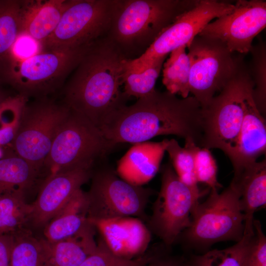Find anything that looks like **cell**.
Returning a JSON list of instances; mask_svg holds the SVG:
<instances>
[{"instance_id":"1","label":"cell","mask_w":266,"mask_h":266,"mask_svg":"<svg viewBox=\"0 0 266 266\" xmlns=\"http://www.w3.org/2000/svg\"><path fill=\"white\" fill-rule=\"evenodd\" d=\"M100 130L115 146L174 135L191 139L200 146L202 135V108L193 96L179 98L167 91L155 90L133 104L117 110Z\"/></svg>"},{"instance_id":"2","label":"cell","mask_w":266,"mask_h":266,"mask_svg":"<svg viewBox=\"0 0 266 266\" xmlns=\"http://www.w3.org/2000/svg\"><path fill=\"white\" fill-rule=\"evenodd\" d=\"M128 59L106 36L96 41L67 82L63 103L100 129L129 100L120 88Z\"/></svg>"},{"instance_id":"3","label":"cell","mask_w":266,"mask_h":266,"mask_svg":"<svg viewBox=\"0 0 266 266\" xmlns=\"http://www.w3.org/2000/svg\"><path fill=\"white\" fill-rule=\"evenodd\" d=\"M197 0H116L106 37L127 58L137 54L139 57Z\"/></svg>"},{"instance_id":"4","label":"cell","mask_w":266,"mask_h":266,"mask_svg":"<svg viewBox=\"0 0 266 266\" xmlns=\"http://www.w3.org/2000/svg\"><path fill=\"white\" fill-rule=\"evenodd\" d=\"M253 84L243 62L234 76L202 109V135L200 146L220 149L233 166L236 160L244 116L243 100Z\"/></svg>"},{"instance_id":"5","label":"cell","mask_w":266,"mask_h":266,"mask_svg":"<svg viewBox=\"0 0 266 266\" xmlns=\"http://www.w3.org/2000/svg\"><path fill=\"white\" fill-rule=\"evenodd\" d=\"M93 43L42 50L25 58L10 56L2 73L21 96L45 97L63 84Z\"/></svg>"},{"instance_id":"6","label":"cell","mask_w":266,"mask_h":266,"mask_svg":"<svg viewBox=\"0 0 266 266\" xmlns=\"http://www.w3.org/2000/svg\"><path fill=\"white\" fill-rule=\"evenodd\" d=\"M115 146L87 118L70 109L55 136L43 166L49 175L77 168L92 169Z\"/></svg>"},{"instance_id":"7","label":"cell","mask_w":266,"mask_h":266,"mask_svg":"<svg viewBox=\"0 0 266 266\" xmlns=\"http://www.w3.org/2000/svg\"><path fill=\"white\" fill-rule=\"evenodd\" d=\"M239 199L238 190L231 183L220 194L218 190L211 189L207 200L195 207L190 226L179 236L197 249H205L222 241H239L244 230Z\"/></svg>"},{"instance_id":"8","label":"cell","mask_w":266,"mask_h":266,"mask_svg":"<svg viewBox=\"0 0 266 266\" xmlns=\"http://www.w3.org/2000/svg\"><path fill=\"white\" fill-rule=\"evenodd\" d=\"M91 177L90 190L86 193L89 219L134 217L147 221L145 210L152 190L128 182L105 162Z\"/></svg>"},{"instance_id":"9","label":"cell","mask_w":266,"mask_h":266,"mask_svg":"<svg viewBox=\"0 0 266 266\" xmlns=\"http://www.w3.org/2000/svg\"><path fill=\"white\" fill-rule=\"evenodd\" d=\"M161 172L160 190L146 225L151 233L169 247L190 226L193 210L206 192L194 189L183 183L170 162L163 165Z\"/></svg>"},{"instance_id":"10","label":"cell","mask_w":266,"mask_h":266,"mask_svg":"<svg viewBox=\"0 0 266 266\" xmlns=\"http://www.w3.org/2000/svg\"><path fill=\"white\" fill-rule=\"evenodd\" d=\"M187 48L190 61L189 92L203 109L234 76L243 61L216 39L198 35Z\"/></svg>"},{"instance_id":"11","label":"cell","mask_w":266,"mask_h":266,"mask_svg":"<svg viewBox=\"0 0 266 266\" xmlns=\"http://www.w3.org/2000/svg\"><path fill=\"white\" fill-rule=\"evenodd\" d=\"M70 109L45 97L25 103L19 125L12 141L16 155L39 172L55 136Z\"/></svg>"},{"instance_id":"12","label":"cell","mask_w":266,"mask_h":266,"mask_svg":"<svg viewBox=\"0 0 266 266\" xmlns=\"http://www.w3.org/2000/svg\"><path fill=\"white\" fill-rule=\"evenodd\" d=\"M116 0H66L58 26L41 48L76 47L106 37Z\"/></svg>"},{"instance_id":"13","label":"cell","mask_w":266,"mask_h":266,"mask_svg":"<svg viewBox=\"0 0 266 266\" xmlns=\"http://www.w3.org/2000/svg\"><path fill=\"white\" fill-rule=\"evenodd\" d=\"M233 7L234 4L229 1L197 0L193 7L165 28L142 55L128 59L126 69L142 70L173 50L183 46L187 47L209 23L229 13Z\"/></svg>"},{"instance_id":"14","label":"cell","mask_w":266,"mask_h":266,"mask_svg":"<svg viewBox=\"0 0 266 266\" xmlns=\"http://www.w3.org/2000/svg\"><path fill=\"white\" fill-rule=\"evenodd\" d=\"M266 26V0H239L231 12L209 23L198 35L220 40L232 53L246 54Z\"/></svg>"},{"instance_id":"15","label":"cell","mask_w":266,"mask_h":266,"mask_svg":"<svg viewBox=\"0 0 266 266\" xmlns=\"http://www.w3.org/2000/svg\"><path fill=\"white\" fill-rule=\"evenodd\" d=\"M92 169L77 168L48 175L36 200L32 204L29 222L44 227L91 177Z\"/></svg>"},{"instance_id":"16","label":"cell","mask_w":266,"mask_h":266,"mask_svg":"<svg viewBox=\"0 0 266 266\" xmlns=\"http://www.w3.org/2000/svg\"><path fill=\"white\" fill-rule=\"evenodd\" d=\"M90 220L108 247L123 258L132 259L143 255L150 242L151 233L138 218Z\"/></svg>"},{"instance_id":"17","label":"cell","mask_w":266,"mask_h":266,"mask_svg":"<svg viewBox=\"0 0 266 266\" xmlns=\"http://www.w3.org/2000/svg\"><path fill=\"white\" fill-rule=\"evenodd\" d=\"M167 140L165 139L160 142L134 144L118 161V175L136 186H142L149 182L159 170Z\"/></svg>"},{"instance_id":"18","label":"cell","mask_w":266,"mask_h":266,"mask_svg":"<svg viewBox=\"0 0 266 266\" xmlns=\"http://www.w3.org/2000/svg\"><path fill=\"white\" fill-rule=\"evenodd\" d=\"M254 84L247 89L243 100L244 116L237 148L234 172L242 166L257 161L266 153V124L263 115L254 100Z\"/></svg>"},{"instance_id":"19","label":"cell","mask_w":266,"mask_h":266,"mask_svg":"<svg viewBox=\"0 0 266 266\" xmlns=\"http://www.w3.org/2000/svg\"><path fill=\"white\" fill-rule=\"evenodd\" d=\"M231 183L240 195V205L244 216L243 234L254 233V214L266 203V159L241 167L234 172Z\"/></svg>"},{"instance_id":"20","label":"cell","mask_w":266,"mask_h":266,"mask_svg":"<svg viewBox=\"0 0 266 266\" xmlns=\"http://www.w3.org/2000/svg\"><path fill=\"white\" fill-rule=\"evenodd\" d=\"M95 226L87 216L86 193L81 189L44 227L46 240L57 242L94 235Z\"/></svg>"},{"instance_id":"21","label":"cell","mask_w":266,"mask_h":266,"mask_svg":"<svg viewBox=\"0 0 266 266\" xmlns=\"http://www.w3.org/2000/svg\"><path fill=\"white\" fill-rule=\"evenodd\" d=\"M66 0H21V35L28 36L40 46L58 26Z\"/></svg>"},{"instance_id":"22","label":"cell","mask_w":266,"mask_h":266,"mask_svg":"<svg viewBox=\"0 0 266 266\" xmlns=\"http://www.w3.org/2000/svg\"><path fill=\"white\" fill-rule=\"evenodd\" d=\"M43 266H79L96 249L94 236L70 238L57 242L42 238Z\"/></svg>"},{"instance_id":"23","label":"cell","mask_w":266,"mask_h":266,"mask_svg":"<svg viewBox=\"0 0 266 266\" xmlns=\"http://www.w3.org/2000/svg\"><path fill=\"white\" fill-rule=\"evenodd\" d=\"M32 204L26 203L24 190L14 189L0 194V235L23 229L30 221Z\"/></svg>"},{"instance_id":"24","label":"cell","mask_w":266,"mask_h":266,"mask_svg":"<svg viewBox=\"0 0 266 266\" xmlns=\"http://www.w3.org/2000/svg\"><path fill=\"white\" fill-rule=\"evenodd\" d=\"M187 47H180L169 54L163 65L162 82L167 91L182 98L189 96L190 61Z\"/></svg>"},{"instance_id":"25","label":"cell","mask_w":266,"mask_h":266,"mask_svg":"<svg viewBox=\"0 0 266 266\" xmlns=\"http://www.w3.org/2000/svg\"><path fill=\"white\" fill-rule=\"evenodd\" d=\"M254 235L255 231L243 234L241 240L233 246L194 255L187 261L188 266H246Z\"/></svg>"},{"instance_id":"26","label":"cell","mask_w":266,"mask_h":266,"mask_svg":"<svg viewBox=\"0 0 266 266\" xmlns=\"http://www.w3.org/2000/svg\"><path fill=\"white\" fill-rule=\"evenodd\" d=\"M38 172L17 155L0 159V194L14 189L25 191L33 183Z\"/></svg>"},{"instance_id":"27","label":"cell","mask_w":266,"mask_h":266,"mask_svg":"<svg viewBox=\"0 0 266 266\" xmlns=\"http://www.w3.org/2000/svg\"><path fill=\"white\" fill-rule=\"evenodd\" d=\"M21 0H0V64L21 35Z\"/></svg>"},{"instance_id":"28","label":"cell","mask_w":266,"mask_h":266,"mask_svg":"<svg viewBox=\"0 0 266 266\" xmlns=\"http://www.w3.org/2000/svg\"><path fill=\"white\" fill-rule=\"evenodd\" d=\"M167 56L155 60L140 71H124L123 76V93L129 99H138L155 90V86Z\"/></svg>"},{"instance_id":"29","label":"cell","mask_w":266,"mask_h":266,"mask_svg":"<svg viewBox=\"0 0 266 266\" xmlns=\"http://www.w3.org/2000/svg\"><path fill=\"white\" fill-rule=\"evenodd\" d=\"M13 244L11 266H43L44 251L42 238L33 236L24 229L13 233Z\"/></svg>"},{"instance_id":"30","label":"cell","mask_w":266,"mask_h":266,"mask_svg":"<svg viewBox=\"0 0 266 266\" xmlns=\"http://www.w3.org/2000/svg\"><path fill=\"white\" fill-rule=\"evenodd\" d=\"M252 55L251 69L249 73L254 84L252 96L255 103L263 115L266 109V46L259 38L250 52Z\"/></svg>"},{"instance_id":"31","label":"cell","mask_w":266,"mask_h":266,"mask_svg":"<svg viewBox=\"0 0 266 266\" xmlns=\"http://www.w3.org/2000/svg\"><path fill=\"white\" fill-rule=\"evenodd\" d=\"M184 147L192 153L198 183L207 185L211 189L222 187L217 180V165L209 149L197 145L192 140H185Z\"/></svg>"},{"instance_id":"32","label":"cell","mask_w":266,"mask_h":266,"mask_svg":"<svg viewBox=\"0 0 266 266\" xmlns=\"http://www.w3.org/2000/svg\"><path fill=\"white\" fill-rule=\"evenodd\" d=\"M170 162L179 179L186 185L200 190L196 179L193 156L174 138L168 139L166 148Z\"/></svg>"},{"instance_id":"33","label":"cell","mask_w":266,"mask_h":266,"mask_svg":"<svg viewBox=\"0 0 266 266\" xmlns=\"http://www.w3.org/2000/svg\"><path fill=\"white\" fill-rule=\"evenodd\" d=\"M156 255L145 254L135 259L124 258L112 251L100 237L95 251L79 266H144Z\"/></svg>"},{"instance_id":"34","label":"cell","mask_w":266,"mask_h":266,"mask_svg":"<svg viewBox=\"0 0 266 266\" xmlns=\"http://www.w3.org/2000/svg\"><path fill=\"white\" fill-rule=\"evenodd\" d=\"M27 99L18 95L8 98L0 107V145L13 141Z\"/></svg>"},{"instance_id":"35","label":"cell","mask_w":266,"mask_h":266,"mask_svg":"<svg viewBox=\"0 0 266 266\" xmlns=\"http://www.w3.org/2000/svg\"><path fill=\"white\" fill-rule=\"evenodd\" d=\"M255 235L250 249L246 266H266V237L259 221L253 220Z\"/></svg>"},{"instance_id":"36","label":"cell","mask_w":266,"mask_h":266,"mask_svg":"<svg viewBox=\"0 0 266 266\" xmlns=\"http://www.w3.org/2000/svg\"><path fill=\"white\" fill-rule=\"evenodd\" d=\"M13 241V233L0 235V266H11Z\"/></svg>"},{"instance_id":"37","label":"cell","mask_w":266,"mask_h":266,"mask_svg":"<svg viewBox=\"0 0 266 266\" xmlns=\"http://www.w3.org/2000/svg\"><path fill=\"white\" fill-rule=\"evenodd\" d=\"M144 266H188L187 262L173 257L156 256Z\"/></svg>"},{"instance_id":"38","label":"cell","mask_w":266,"mask_h":266,"mask_svg":"<svg viewBox=\"0 0 266 266\" xmlns=\"http://www.w3.org/2000/svg\"><path fill=\"white\" fill-rule=\"evenodd\" d=\"M9 98H5L0 91V107Z\"/></svg>"},{"instance_id":"39","label":"cell","mask_w":266,"mask_h":266,"mask_svg":"<svg viewBox=\"0 0 266 266\" xmlns=\"http://www.w3.org/2000/svg\"><path fill=\"white\" fill-rule=\"evenodd\" d=\"M1 156H2V152H1V150L0 149V159L1 157Z\"/></svg>"}]
</instances>
